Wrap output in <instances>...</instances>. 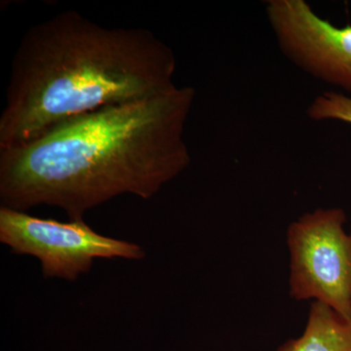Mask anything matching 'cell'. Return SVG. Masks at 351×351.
<instances>
[{
	"label": "cell",
	"mask_w": 351,
	"mask_h": 351,
	"mask_svg": "<svg viewBox=\"0 0 351 351\" xmlns=\"http://www.w3.org/2000/svg\"><path fill=\"white\" fill-rule=\"evenodd\" d=\"M306 113L309 119L315 121L339 120L351 124V97L325 92L314 99Z\"/></svg>",
	"instance_id": "cell-7"
},
{
	"label": "cell",
	"mask_w": 351,
	"mask_h": 351,
	"mask_svg": "<svg viewBox=\"0 0 351 351\" xmlns=\"http://www.w3.org/2000/svg\"><path fill=\"white\" fill-rule=\"evenodd\" d=\"M277 351H351V320L313 302L302 336L289 339Z\"/></svg>",
	"instance_id": "cell-6"
},
{
	"label": "cell",
	"mask_w": 351,
	"mask_h": 351,
	"mask_svg": "<svg viewBox=\"0 0 351 351\" xmlns=\"http://www.w3.org/2000/svg\"><path fill=\"white\" fill-rule=\"evenodd\" d=\"M195 98L174 86L69 120L29 144L0 151L1 206L48 205L69 221L122 195L149 199L186 169L184 127Z\"/></svg>",
	"instance_id": "cell-1"
},
{
	"label": "cell",
	"mask_w": 351,
	"mask_h": 351,
	"mask_svg": "<svg viewBox=\"0 0 351 351\" xmlns=\"http://www.w3.org/2000/svg\"><path fill=\"white\" fill-rule=\"evenodd\" d=\"M265 13L279 48L316 80L351 93V25L337 27L304 0H269Z\"/></svg>",
	"instance_id": "cell-5"
},
{
	"label": "cell",
	"mask_w": 351,
	"mask_h": 351,
	"mask_svg": "<svg viewBox=\"0 0 351 351\" xmlns=\"http://www.w3.org/2000/svg\"><path fill=\"white\" fill-rule=\"evenodd\" d=\"M174 52L145 29L106 27L64 11L31 27L11 66L0 151L101 108L176 86Z\"/></svg>",
	"instance_id": "cell-2"
},
{
	"label": "cell",
	"mask_w": 351,
	"mask_h": 351,
	"mask_svg": "<svg viewBox=\"0 0 351 351\" xmlns=\"http://www.w3.org/2000/svg\"><path fill=\"white\" fill-rule=\"evenodd\" d=\"M341 208H319L289 226L290 295L314 300L351 320V234Z\"/></svg>",
	"instance_id": "cell-3"
},
{
	"label": "cell",
	"mask_w": 351,
	"mask_h": 351,
	"mask_svg": "<svg viewBox=\"0 0 351 351\" xmlns=\"http://www.w3.org/2000/svg\"><path fill=\"white\" fill-rule=\"evenodd\" d=\"M0 241L15 255L38 258L44 278L75 281L96 258L142 260L140 245L105 237L84 221L62 223L0 207Z\"/></svg>",
	"instance_id": "cell-4"
}]
</instances>
